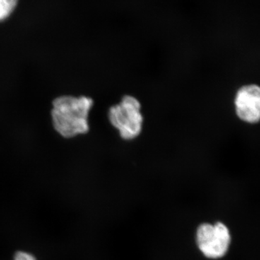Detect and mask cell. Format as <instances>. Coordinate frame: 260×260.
<instances>
[{
    "instance_id": "obj_3",
    "label": "cell",
    "mask_w": 260,
    "mask_h": 260,
    "mask_svg": "<svg viewBox=\"0 0 260 260\" xmlns=\"http://www.w3.org/2000/svg\"><path fill=\"white\" fill-rule=\"evenodd\" d=\"M197 244L203 255L219 259L225 255L231 244V234L223 223H203L197 231Z\"/></svg>"
},
{
    "instance_id": "obj_1",
    "label": "cell",
    "mask_w": 260,
    "mask_h": 260,
    "mask_svg": "<svg viewBox=\"0 0 260 260\" xmlns=\"http://www.w3.org/2000/svg\"><path fill=\"white\" fill-rule=\"evenodd\" d=\"M93 100L87 95H62L51 104L53 128L61 138L71 139L87 134L90 130L89 116Z\"/></svg>"
},
{
    "instance_id": "obj_4",
    "label": "cell",
    "mask_w": 260,
    "mask_h": 260,
    "mask_svg": "<svg viewBox=\"0 0 260 260\" xmlns=\"http://www.w3.org/2000/svg\"><path fill=\"white\" fill-rule=\"evenodd\" d=\"M234 112L244 124L255 125L260 119V88L248 83L238 88L234 97Z\"/></svg>"
},
{
    "instance_id": "obj_5",
    "label": "cell",
    "mask_w": 260,
    "mask_h": 260,
    "mask_svg": "<svg viewBox=\"0 0 260 260\" xmlns=\"http://www.w3.org/2000/svg\"><path fill=\"white\" fill-rule=\"evenodd\" d=\"M18 3V0H0V21L9 18Z\"/></svg>"
},
{
    "instance_id": "obj_2",
    "label": "cell",
    "mask_w": 260,
    "mask_h": 260,
    "mask_svg": "<svg viewBox=\"0 0 260 260\" xmlns=\"http://www.w3.org/2000/svg\"><path fill=\"white\" fill-rule=\"evenodd\" d=\"M107 117L123 140L133 141L143 133L144 116L142 104L135 95H123L119 102L109 108Z\"/></svg>"
},
{
    "instance_id": "obj_6",
    "label": "cell",
    "mask_w": 260,
    "mask_h": 260,
    "mask_svg": "<svg viewBox=\"0 0 260 260\" xmlns=\"http://www.w3.org/2000/svg\"><path fill=\"white\" fill-rule=\"evenodd\" d=\"M14 260H37L35 256L27 251H18L14 256Z\"/></svg>"
}]
</instances>
